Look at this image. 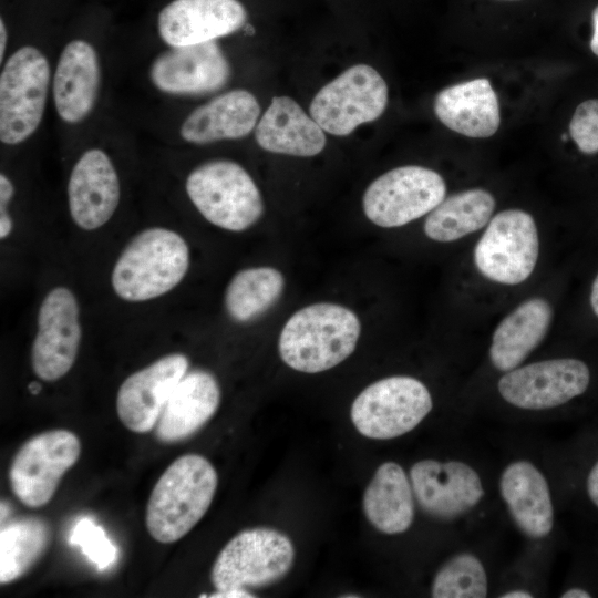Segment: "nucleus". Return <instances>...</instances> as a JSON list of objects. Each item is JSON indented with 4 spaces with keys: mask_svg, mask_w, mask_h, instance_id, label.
<instances>
[{
    "mask_svg": "<svg viewBox=\"0 0 598 598\" xmlns=\"http://www.w3.org/2000/svg\"><path fill=\"white\" fill-rule=\"evenodd\" d=\"M361 333L358 316L333 302H317L297 310L278 339L281 360L303 373L330 370L355 350Z\"/></svg>",
    "mask_w": 598,
    "mask_h": 598,
    "instance_id": "1",
    "label": "nucleus"
},
{
    "mask_svg": "<svg viewBox=\"0 0 598 598\" xmlns=\"http://www.w3.org/2000/svg\"><path fill=\"white\" fill-rule=\"evenodd\" d=\"M217 484V472L206 457H177L159 476L146 505L145 525L153 539L171 544L190 532L208 511Z\"/></svg>",
    "mask_w": 598,
    "mask_h": 598,
    "instance_id": "2",
    "label": "nucleus"
},
{
    "mask_svg": "<svg viewBox=\"0 0 598 598\" xmlns=\"http://www.w3.org/2000/svg\"><path fill=\"white\" fill-rule=\"evenodd\" d=\"M189 268V247L178 233L151 227L135 235L116 259L111 285L128 302L156 299L173 290Z\"/></svg>",
    "mask_w": 598,
    "mask_h": 598,
    "instance_id": "3",
    "label": "nucleus"
},
{
    "mask_svg": "<svg viewBox=\"0 0 598 598\" xmlns=\"http://www.w3.org/2000/svg\"><path fill=\"white\" fill-rule=\"evenodd\" d=\"M186 193L207 221L225 230H247L264 214L255 181L229 159H214L194 168L186 179Z\"/></svg>",
    "mask_w": 598,
    "mask_h": 598,
    "instance_id": "4",
    "label": "nucleus"
},
{
    "mask_svg": "<svg viewBox=\"0 0 598 598\" xmlns=\"http://www.w3.org/2000/svg\"><path fill=\"white\" fill-rule=\"evenodd\" d=\"M295 561V547L282 532L254 527L235 535L217 555L210 580L217 591L261 588L282 579Z\"/></svg>",
    "mask_w": 598,
    "mask_h": 598,
    "instance_id": "5",
    "label": "nucleus"
},
{
    "mask_svg": "<svg viewBox=\"0 0 598 598\" xmlns=\"http://www.w3.org/2000/svg\"><path fill=\"white\" fill-rule=\"evenodd\" d=\"M432 408L431 393L423 382L393 375L362 390L351 405L350 416L361 435L391 440L414 430Z\"/></svg>",
    "mask_w": 598,
    "mask_h": 598,
    "instance_id": "6",
    "label": "nucleus"
},
{
    "mask_svg": "<svg viewBox=\"0 0 598 598\" xmlns=\"http://www.w3.org/2000/svg\"><path fill=\"white\" fill-rule=\"evenodd\" d=\"M50 81V66L34 47H22L6 62L0 76V140L16 145L41 123Z\"/></svg>",
    "mask_w": 598,
    "mask_h": 598,
    "instance_id": "7",
    "label": "nucleus"
},
{
    "mask_svg": "<svg viewBox=\"0 0 598 598\" xmlns=\"http://www.w3.org/2000/svg\"><path fill=\"white\" fill-rule=\"evenodd\" d=\"M388 94L386 82L375 69L355 64L316 93L309 113L324 132L346 136L379 118L388 105Z\"/></svg>",
    "mask_w": 598,
    "mask_h": 598,
    "instance_id": "8",
    "label": "nucleus"
},
{
    "mask_svg": "<svg viewBox=\"0 0 598 598\" xmlns=\"http://www.w3.org/2000/svg\"><path fill=\"white\" fill-rule=\"evenodd\" d=\"M445 194V181L435 171L419 165L400 166L367 187L362 208L379 227H401L432 212Z\"/></svg>",
    "mask_w": 598,
    "mask_h": 598,
    "instance_id": "9",
    "label": "nucleus"
},
{
    "mask_svg": "<svg viewBox=\"0 0 598 598\" xmlns=\"http://www.w3.org/2000/svg\"><path fill=\"white\" fill-rule=\"evenodd\" d=\"M538 254V230L533 216L522 209H506L488 221L473 258L485 278L513 286L533 274Z\"/></svg>",
    "mask_w": 598,
    "mask_h": 598,
    "instance_id": "10",
    "label": "nucleus"
},
{
    "mask_svg": "<svg viewBox=\"0 0 598 598\" xmlns=\"http://www.w3.org/2000/svg\"><path fill=\"white\" fill-rule=\"evenodd\" d=\"M80 454V440L71 431L52 430L31 437L12 460L9 470L12 493L28 507L44 506Z\"/></svg>",
    "mask_w": 598,
    "mask_h": 598,
    "instance_id": "11",
    "label": "nucleus"
},
{
    "mask_svg": "<svg viewBox=\"0 0 598 598\" xmlns=\"http://www.w3.org/2000/svg\"><path fill=\"white\" fill-rule=\"evenodd\" d=\"M37 328L31 348L33 372L43 381H56L73 367L82 339L80 307L71 289L58 286L44 296Z\"/></svg>",
    "mask_w": 598,
    "mask_h": 598,
    "instance_id": "12",
    "label": "nucleus"
},
{
    "mask_svg": "<svg viewBox=\"0 0 598 598\" xmlns=\"http://www.w3.org/2000/svg\"><path fill=\"white\" fill-rule=\"evenodd\" d=\"M590 382L585 362L573 358L549 359L517 367L498 381L501 396L524 410H547L582 394Z\"/></svg>",
    "mask_w": 598,
    "mask_h": 598,
    "instance_id": "13",
    "label": "nucleus"
},
{
    "mask_svg": "<svg viewBox=\"0 0 598 598\" xmlns=\"http://www.w3.org/2000/svg\"><path fill=\"white\" fill-rule=\"evenodd\" d=\"M409 477L420 507L439 520L463 516L485 495L478 473L462 461L421 460L412 465Z\"/></svg>",
    "mask_w": 598,
    "mask_h": 598,
    "instance_id": "14",
    "label": "nucleus"
},
{
    "mask_svg": "<svg viewBox=\"0 0 598 598\" xmlns=\"http://www.w3.org/2000/svg\"><path fill=\"white\" fill-rule=\"evenodd\" d=\"M188 365L185 354L169 353L127 377L116 396V412L124 426L135 433H146L156 426Z\"/></svg>",
    "mask_w": 598,
    "mask_h": 598,
    "instance_id": "15",
    "label": "nucleus"
},
{
    "mask_svg": "<svg viewBox=\"0 0 598 598\" xmlns=\"http://www.w3.org/2000/svg\"><path fill=\"white\" fill-rule=\"evenodd\" d=\"M121 196L116 169L99 148L84 152L68 182V204L74 224L83 230L104 226L114 215Z\"/></svg>",
    "mask_w": 598,
    "mask_h": 598,
    "instance_id": "16",
    "label": "nucleus"
},
{
    "mask_svg": "<svg viewBox=\"0 0 598 598\" xmlns=\"http://www.w3.org/2000/svg\"><path fill=\"white\" fill-rule=\"evenodd\" d=\"M230 66L216 41L172 47L151 69L154 85L171 94H205L221 89Z\"/></svg>",
    "mask_w": 598,
    "mask_h": 598,
    "instance_id": "17",
    "label": "nucleus"
},
{
    "mask_svg": "<svg viewBox=\"0 0 598 598\" xmlns=\"http://www.w3.org/2000/svg\"><path fill=\"white\" fill-rule=\"evenodd\" d=\"M246 20L238 0H174L159 12L157 25L165 43L184 47L228 35Z\"/></svg>",
    "mask_w": 598,
    "mask_h": 598,
    "instance_id": "18",
    "label": "nucleus"
},
{
    "mask_svg": "<svg viewBox=\"0 0 598 598\" xmlns=\"http://www.w3.org/2000/svg\"><path fill=\"white\" fill-rule=\"evenodd\" d=\"M220 395L214 374L200 369L187 372L173 390L156 423L157 440L174 443L195 434L216 413Z\"/></svg>",
    "mask_w": 598,
    "mask_h": 598,
    "instance_id": "19",
    "label": "nucleus"
},
{
    "mask_svg": "<svg viewBox=\"0 0 598 598\" xmlns=\"http://www.w3.org/2000/svg\"><path fill=\"white\" fill-rule=\"evenodd\" d=\"M501 496L522 533L544 538L554 526V506L544 474L529 461L509 463L501 474Z\"/></svg>",
    "mask_w": 598,
    "mask_h": 598,
    "instance_id": "20",
    "label": "nucleus"
},
{
    "mask_svg": "<svg viewBox=\"0 0 598 598\" xmlns=\"http://www.w3.org/2000/svg\"><path fill=\"white\" fill-rule=\"evenodd\" d=\"M100 78L94 48L83 40L69 42L60 54L53 79L54 105L64 122L79 123L90 114L97 97Z\"/></svg>",
    "mask_w": 598,
    "mask_h": 598,
    "instance_id": "21",
    "label": "nucleus"
},
{
    "mask_svg": "<svg viewBox=\"0 0 598 598\" xmlns=\"http://www.w3.org/2000/svg\"><path fill=\"white\" fill-rule=\"evenodd\" d=\"M436 117L450 130L468 137H489L501 123L498 100L485 78L457 83L434 100Z\"/></svg>",
    "mask_w": 598,
    "mask_h": 598,
    "instance_id": "22",
    "label": "nucleus"
},
{
    "mask_svg": "<svg viewBox=\"0 0 598 598\" xmlns=\"http://www.w3.org/2000/svg\"><path fill=\"white\" fill-rule=\"evenodd\" d=\"M268 152L300 157L321 153L327 138L321 126L289 96H274L255 130Z\"/></svg>",
    "mask_w": 598,
    "mask_h": 598,
    "instance_id": "23",
    "label": "nucleus"
},
{
    "mask_svg": "<svg viewBox=\"0 0 598 598\" xmlns=\"http://www.w3.org/2000/svg\"><path fill=\"white\" fill-rule=\"evenodd\" d=\"M259 114L254 94L233 90L195 109L184 121L181 135L193 144L241 138L255 128Z\"/></svg>",
    "mask_w": 598,
    "mask_h": 598,
    "instance_id": "24",
    "label": "nucleus"
},
{
    "mask_svg": "<svg viewBox=\"0 0 598 598\" xmlns=\"http://www.w3.org/2000/svg\"><path fill=\"white\" fill-rule=\"evenodd\" d=\"M553 309L543 298H530L517 306L496 327L489 347V360L499 371H511L536 349L546 337Z\"/></svg>",
    "mask_w": 598,
    "mask_h": 598,
    "instance_id": "25",
    "label": "nucleus"
},
{
    "mask_svg": "<svg viewBox=\"0 0 598 598\" xmlns=\"http://www.w3.org/2000/svg\"><path fill=\"white\" fill-rule=\"evenodd\" d=\"M414 498L410 477L402 466L384 462L363 493L362 507L377 530L396 535L406 532L413 523Z\"/></svg>",
    "mask_w": 598,
    "mask_h": 598,
    "instance_id": "26",
    "label": "nucleus"
},
{
    "mask_svg": "<svg viewBox=\"0 0 598 598\" xmlns=\"http://www.w3.org/2000/svg\"><path fill=\"white\" fill-rule=\"evenodd\" d=\"M493 195L471 188L444 198L424 221V234L439 243H451L483 228L495 209Z\"/></svg>",
    "mask_w": 598,
    "mask_h": 598,
    "instance_id": "27",
    "label": "nucleus"
},
{
    "mask_svg": "<svg viewBox=\"0 0 598 598\" xmlns=\"http://www.w3.org/2000/svg\"><path fill=\"white\" fill-rule=\"evenodd\" d=\"M283 289L285 277L274 267L241 269L233 276L226 287L225 310L235 322H250L275 306Z\"/></svg>",
    "mask_w": 598,
    "mask_h": 598,
    "instance_id": "28",
    "label": "nucleus"
},
{
    "mask_svg": "<svg viewBox=\"0 0 598 598\" xmlns=\"http://www.w3.org/2000/svg\"><path fill=\"white\" fill-rule=\"evenodd\" d=\"M50 526L38 517H22L0 532V584L22 577L43 555L50 543Z\"/></svg>",
    "mask_w": 598,
    "mask_h": 598,
    "instance_id": "29",
    "label": "nucleus"
},
{
    "mask_svg": "<svg viewBox=\"0 0 598 598\" xmlns=\"http://www.w3.org/2000/svg\"><path fill=\"white\" fill-rule=\"evenodd\" d=\"M487 592L484 565L471 553H458L445 560L431 586L434 598H484Z\"/></svg>",
    "mask_w": 598,
    "mask_h": 598,
    "instance_id": "30",
    "label": "nucleus"
},
{
    "mask_svg": "<svg viewBox=\"0 0 598 598\" xmlns=\"http://www.w3.org/2000/svg\"><path fill=\"white\" fill-rule=\"evenodd\" d=\"M70 542L79 545L83 554L99 569H105L116 558V548L106 537L104 530L91 519L83 518L75 525Z\"/></svg>",
    "mask_w": 598,
    "mask_h": 598,
    "instance_id": "31",
    "label": "nucleus"
},
{
    "mask_svg": "<svg viewBox=\"0 0 598 598\" xmlns=\"http://www.w3.org/2000/svg\"><path fill=\"white\" fill-rule=\"evenodd\" d=\"M569 134L580 152L598 153V100L584 101L576 107Z\"/></svg>",
    "mask_w": 598,
    "mask_h": 598,
    "instance_id": "32",
    "label": "nucleus"
},
{
    "mask_svg": "<svg viewBox=\"0 0 598 598\" xmlns=\"http://www.w3.org/2000/svg\"><path fill=\"white\" fill-rule=\"evenodd\" d=\"M14 195V187L9 177L0 175V238L6 239L12 231L13 221L8 214V204Z\"/></svg>",
    "mask_w": 598,
    "mask_h": 598,
    "instance_id": "33",
    "label": "nucleus"
},
{
    "mask_svg": "<svg viewBox=\"0 0 598 598\" xmlns=\"http://www.w3.org/2000/svg\"><path fill=\"white\" fill-rule=\"evenodd\" d=\"M587 493L594 505L598 507V461L588 474Z\"/></svg>",
    "mask_w": 598,
    "mask_h": 598,
    "instance_id": "34",
    "label": "nucleus"
},
{
    "mask_svg": "<svg viewBox=\"0 0 598 598\" xmlns=\"http://www.w3.org/2000/svg\"><path fill=\"white\" fill-rule=\"evenodd\" d=\"M208 597L210 598H239V597H254L248 590H224L215 591Z\"/></svg>",
    "mask_w": 598,
    "mask_h": 598,
    "instance_id": "35",
    "label": "nucleus"
},
{
    "mask_svg": "<svg viewBox=\"0 0 598 598\" xmlns=\"http://www.w3.org/2000/svg\"><path fill=\"white\" fill-rule=\"evenodd\" d=\"M592 37L590 40V49L598 56V6L592 11Z\"/></svg>",
    "mask_w": 598,
    "mask_h": 598,
    "instance_id": "36",
    "label": "nucleus"
},
{
    "mask_svg": "<svg viewBox=\"0 0 598 598\" xmlns=\"http://www.w3.org/2000/svg\"><path fill=\"white\" fill-rule=\"evenodd\" d=\"M561 598H590L591 595L581 588H570L566 590L561 596Z\"/></svg>",
    "mask_w": 598,
    "mask_h": 598,
    "instance_id": "37",
    "label": "nucleus"
},
{
    "mask_svg": "<svg viewBox=\"0 0 598 598\" xmlns=\"http://www.w3.org/2000/svg\"><path fill=\"white\" fill-rule=\"evenodd\" d=\"M590 305L595 315L598 317V275L596 276L591 286Z\"/></svg>",
    "mask_w": 598,
    "mask_h": 598,
    "instance_id": "38",
    "label": "nucleus"
},
{
    "mask_svg": "<svg viewBox=\"0 0 598 598\" xmlns=\"http://www.w3.org/2000/svg\"><path fill=\"white\" fill-rule=\"evenodd\" d=\"M501 597L502 598H532L533 595L527 590L514 589V590L504 592L503 595H501Z\"/></svg>",
    "mask_w": 598,
    "mask_h": 598,
    "instance_id": "39",
    "label": "nucleus"
},
{
    "mask_svg": "<svg viewBox=\"0 0 598 598\" xmlns=\"http://www.w3.org/2000/svg\"><path fill=\"white\" fill-rule=\"evenodd\" d=\"M7 44V30L3 20H0V61L3 59Z\"/></svg>",
    "mask_w": 598,
    "mask_h": 598,
    "instance_id": "40",
    "label": "nucleus"
},
{
    "mask_svg": "<svg viewBox=\"0 0 598 598\" xmlns=\"http://www.w3.org/2000/svg\"><path fill=\"white\" fill-rule=\"evenodd\" d=\"M28 390L31 394L37 395L41 391V384L37 381H32L29 383Z\"/></svg>",
    "mask_w": 598,
    "mask_h": 598,
    "instance_id": "41",
    "label": "nucleus"
},
{
    "mask_svg": "<svg viewBox=\"0 0 598 598\" xmlns=\"http://www.w3.org/2000/svg\"><path fill=\"white\" fill-rule=\"evenodd\" d=\"M245 31H246L248 34H252V33L255 32V29H254L251 25L247 24Z\"/></svg>",
    "mask_w": 598,
    "mask_h": 598,
    "instance_id": "42",
    "label": "nucleus"
},
{
    "mask_svg": "<svg viewBox=\"0 0 598 598\" xmlns=\"http://www.w3.org/2000/svg\"><path fill=\"white\" fill-rule=\"evenodd\" d=\"M563 141L567 140V136L565 134H563Z\"/></svg>",
    "mask_w": 598,
    "mask_h": 598,
    "instance_id": "43",
    "label": "nucleus"
},
{
    "mask_svg": "<svg viewBox=\"0 0 598 598\" xmlns=\"http://www.w3.org/2000/svg\"><path fill=\"white\" fill-rule=\"evenodd\" d=\"M508 1H514V0H508Z\"/></svg>",
    "mask_w": 598,
    "mask_h": 598,
    "instance_id": "44",
    "label": "nucleus"
}]
</instances>
